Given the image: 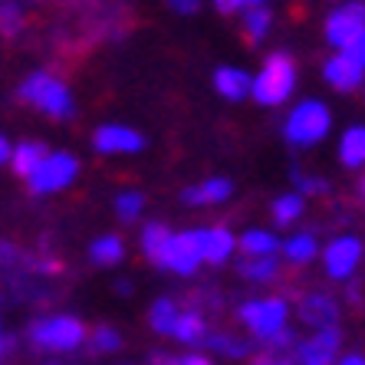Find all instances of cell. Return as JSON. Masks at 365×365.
I'll list each match as a JSON object with an SVG mask.
<instances>
[{
	"mask_svg": "<svg viewBox=\"0 0 365 365\" xmlns=\"http://www.w3.org/2000/svg\"><path fill=\"white\" fill-rule=\"evenodd\" d=\"M237 247L244 257H273L280 250V240L273 237L270 230H247L244 237L237 240Z\"/></svg>",
	"mask_w": 365,
	"mask_h": 365,
	"instance_id": "cb8c5ba5",
	"label": "cell"
},
{
	"mask_svg": "<svg viewBox=\"0 0 365 365\" xmlns=\"http://www.w3.org/2000/svg\"><path fill=\"white\" fill-rule=\"evenodd\" d=\"M24 26V7L17 0H0V36H14Z\"/></svg>",
	"mask_w": 365,
	"mask_h": 365,
	"instance_id": "f1b7e54d",
	"label": "cell"
},
{
	"mask_svg": "<svg viewBox=\"0 0 365 365\" xmlns=\"http://www.w3.org/2000/svg\"><path fill=\"white\" fill-rule=\"evenodd\" d=\"M237 319L254 332V339L267 342L273 332H280L287 326V303L283 299H244L237 306Z\"/></svg>",
	"mask_w": 365,
	"mask_h": 365,
	"instance_id": "8992f818",
	"label": "cell"
},
{
	"mask_svg": "<svg viewBox=\"0 0 365 365\" xmlns=\"http://www.w3.org/2000/svg\"><path fill=\"white\" fill-rule=\"evenodd\" d=\"M152 365H181V359L168 356V352H158V356L152 359Z\"/></svg>",
	"mask_w": 365,
	"mask_h": 365,
	"instance_id": "8d00e7d4",
	"label": "cell"
},
{
	"mask_svg": "<svg viewBox=\"0 0 365 365\" xmlns=\"http://www.w3.org/2000/svg\"><path fill=\"white\" fill-rule=\"evenodd\" d=\"M115 289H119V297H128V289H132V283H128V280H119V283H115Z\"/></svg>",
	"mask_w": 365,
	"mask_h": 365,
	"instance_id": "b9f144b4",
	"label": "cell"
},
{
	"mask_svg": "<svg viewBox=\"0 0 365 365\" xmlns=\"http://www.w3.org/2000/svg\"><path fill=\"white\" fill-rule=\"evenodd\" d=\"M339 158L346 168L365 165V125L346 128V135H342V142H339Z\"/></svg>",
	"mask_w": 365,
	"mask_h": 365,
	"instance_id": "603a6c76",
	"label": "cell"
},
{
	"mask_svg": "<svg viewBox=\"0 0 365 365\" xmlns=\"http://www.w3.org/2000/svg\"><path fill=\"white\" fill-rule=\"evenodd\" d=\"M201 240H197V230H181V234H171L162 247V257H158V267L171 273H181V277H191L201 264Z\"/></svg>",
	"mask_w": 365,
	"mask_h": 365,
	"instance_id": "52a82bcc",
	"label": "cell"
},
{
	"mask_svg": "<svg viewBox=\"0 0 365 365\" xmlns=\"http://www.w3.org/2000/svg\"><path fill=\"white\" fill-rule=\"evenodd\" d=\"M17 99L36 106L43 115H50V119H56V122L76 119V102H73V93L66 89V83L56 79L53 73H43V69L30 73V76L20 83Z\"/></svg>",
	"mask_w": 365,
	"mask_h": 365,
	"instance_id": "6da1fadb",
	"label": "cell"
},
{
	"mask_svg": "<svg viewBox=\"0 0 365 365\" xmlns=\"http://www.w3.org/2000/svg\"><path fill=\"white\" fill-rule=\"evenodd\" d=\"M171 336H175L178 342H185V346H201V342L207 339V323H204V313H197V309H181Z\"/></svg>",
	"mask_w": 365,
	"mask_h": 365,
	"instance_id": "ac0fdd59",
	"label": "cell"
},
{
	"mask_svg": "<svg viewBox=\"0 0 365 365\" xmlns=\"http://www.w3.org/2000/svg\"><path fill=\"white\" fill-rule=\"evenodd\" d=\"M270 24H273V14L267 4H254V7L244 10V40L247 46H260L264 36L270 34Z\"/></svg>",
	"mask_w": 365,
	"mask_h": 365,
	"instance_id": "d6986e66",
	"label": "cell"
},
{
	"mask_svg": "<svg viewBox=\"0 0 365 365\" xmlns=\"http://www.w3.org/2000/svg\"><path fill=\"white\" fill-rule=\"evenodd\" d=\"M270 214H273V224L277 227H289L303 217V195H283L270 204Z\"/></svg>",
	"mask_w": 365,
	"mask_h": 365,
	"instance_id": "83f0119b",
	"label": "cell"
},
{
	"mask_svg": "<svg viewBox=\"0 0 365 365\" xmlns=\"http://www.w3.org/2000/svg\"><path fill=\"white\" fill-rule=\"evenodd\" d=\"M142 207H145V197L138 195V191H125V195L115 197V214H119V221H122V224L138 221Z\"/></svg>",
	"mask_w": 365,
	"mask_h": 365,
	"instance_id": "f546056e",
	"label": "cell"
},
{
	"mask_svg": "<svg viewBox=\"0 0 365 365\" xmlns=\"http://www.w3.org/2000/svg\"><path fill=\"white\" fill-rule=\"evenodd\" d=\"M10 152H14V148H10L7 135H0V165H4V162H10Z\"/></svg>",
	"mask_w": 365,
	"mask_h": 365,
	"instance_id": "74e56055",
	"label": "cell"
},
{
	"mask_svg": "<svg viewBox=\"0 0 365 365\" xmlns=\"http://www.w3.org/2000/svg\"><path fill=\"white\" fill-rule=\"evenodd\" d=\"M204 346H211L217 356H227V359H247L250 356V342L240 339V336H230V332H207Z\"/></svg>",
	"mask_w": 365,
	"mask_h": 365,
	"instance_id": "484cf974",
	"label": "cell"
},
{
	"mask_svg": "<svg viewBox=\"0 0 365 365\" xmlns=\"http://www.w3.org/2000/svg\"><path fill=\"white\" fill-rule=\"evenodd\" d=\"M323 79L336 89V93H352V89H359L362 79H365V63H359L352 53L339 50V56L326 60Z\"/></svg>",
	"mask_w": 365,
	"mask_h": 365,
	"instance_id": "8fae6325",
	"label": "cell"
},
{
	"mask_svg": "<svg viewBox=\"0 0 365 365\" xmlns=\"http://www.w3.org/2000/svg\"><path fill=\"white\" fill-rule=\"evenodd\" d=\"M181 365H211V362H207L204 356H185L181 359Z\"/></svg>",
	"mask_w": 365,
	"mask_h": 365,
	"instance_id": "ab89813d",
	"label": "cell"
},
{
	"mask_svg": "<svg viewBox=\"0 0 365 365\" xmlns=\"http://www.w3.org/2000/svg\"><path fill=\"white\" fill-rule=\"evenodd\" d=\"M293 86H297V66H293V60H289L287 53H273L270 60L264 63V69L254 76L250 96L260 106H280V102L289 99Z\"/></svg>",
	"mask_w": 365,
	"mask_h": 365,
	"instance_id": "277c9868",
	"label": "cell"
},
{
	"mask_svg": "<svg viewBox=\"0 0 365 365\" xmlns=\"http://www.w3.org/2000/svg\"><path fill=\"white\" fill-rule=\"evenodd\" d=\"M339 313H342L339 299H332L329 293H323V289H313V293L299 297V319H303L306 326H316V329L336 326Z\"/></svg>",
	"mask_w": 365,
	"mask_h": 365,
	"instance_id": "4fadbf2b",
	"label": "cell"
},
{
	"mask_svg": "<svg viewBox=\"0 0 365 365\" xmlns=\"http://www.w3.org/2000/svg\"><path fill=\"white\" fill-rule=\"evenodd\" d=\"M346 53H352V56H356L359 63H365V34L359 36V40H352V43H349V46H346Z\"/></svg>",
	"mask_w": 365,
	"mask_h": 365,
	"instance_id": "e575fe53",
	"label": "cell"
},
{
	"mask_svg": "<svg viewBox=\"0 0 365 365\" xmlns=\"http://www.w3.org/2000/svg\"><path fill=\"white\" fill-rule=\"evenodd\" d=\"M280 250H283V257H287L289 264L303 267V264H309V260L319 254V244H316L313 234H293L289 240H283L280 244Z\"/></svg>",
	"mask_w": 365,
	"mask_h": 365,
	"instance_id": "d4e9b609",
	"label": "cell"
},
{
	"mask_svg": "<svg viewBox=\"0 0 365 365\" xmlns=\"http://www.w3.org/2000/svg\"><path fill=\"white\" fill-rule=\"evenodd\" d=\"M168 7L175 10V14L191 17V14H197V10H201V0H168Z\"/></svg>",
	"mask_w": 365,
	"mask_h": 365,
	"instance_id": "d6a6232c",
	"label": "cell"
},
{
	"mask_svg": "<svg viewBox=\"0 0 365 365\" xmlns=\"http://www.w3.org/2000/svg\"><path fill=\"white\" fill-rule=\"evenodd\" d=\"M168 237H171V227L162 221H148L142 227V254L148 257L155 267H158V257H162V247Z\"/></svg>",
	"mask_w": 365,
	"mask_h": 365,
	"instance_id": "4316f807",
	"label": "cell"
},
{
	"mask_svg": "<svg viewBox=\"0 0 365 365\" xmlns=\"http://www.w3.org/2000/svg\"><path fill=\"white\" fill-rule=\"evenodd\" d=\"M362 187H365V181H362Z\"/></svg>",
	"mask_w": 365,
	"mask_h": 365,
	"instance_id": "ee69618b",
	"label": "cell"
},
{
	"mask_svg": "<svg viewBox=\"0 0 365 365\" xmlns=\"http://www.w3.org/2000/svg\"><path fill=\"white\" fill-rule=\"evenodd\" d=\"M346 299L352 306H362V283L352 280V277H349V287H346Z\"/></svg>",
	"mask_w": 365,
	"mask_h": 365,
	"instance_id": "836d02e7",
	"label": "cell"
},
{
	"mask_svg": "<svg viewBox=\"0 0 365 365\" xmlns=\"http://www.w3.org/2000/svg\"><path fill=\"white\" fill-rule=\"evenodd\" d=\"M122 257H125V244L115 234H102V237H96L89 244V260L96 267H115Z\"/></svg>",
	"mask_w": 365,
	"mask_h": 365,
	"instance_id": "44dd1931",
	"label": "cell"
},
{
	"mask_svg": "<svg viewBox=\"0 0 365 365\" xmlns=\"http://www.w3.org/2000/svg\"><path fill=\"white\" fill-rule=\"evenodd\" d=\"M26 339L43 352H73L83 346L86 326L76 316H43L26 329Z\"/></svg>",
	"mask_w": 365,
	"mask_h": 365,
	"instance_id": "3957f363",
	"label": "cell"
},
{
	"mask_svg": "<svg viewBox=\"0 0 365 365\" xmlns=\"http://www.w3.org/2000/svg\"><path fill=\"white\" fill-rule=\"evenodd\" d=\"M93 352H119L122 349V336L112 326H96L93 329Z\"/></svg>",
	"mask_w": 365,
	"mask_h": 365,
	"instance_id": "4dcf8cb0",
	"label": "cell"
},
{
	"mask_svg": "<svg viewBox=\"0 0 365 365\" xmlns=\"http://www.w3.org/2000/svg\"><path fill=\"white\" fill-rule=\"evenodd\" d=\"M289 178H293V185H297L303 195H309V197L326 195V191H329V181H326V178H316V175H303L299 168H293V175H289Z\"/></svg>",
	"mask_w": 365,
	"mask_h": 365,
	"instance_id": "1f68e13d",
	"label": "cell"
},
{
	"mask_svg": "<svg viewBox=\"0 0 365 365\" xmlns=\"http://www.w3.org/2000/svg\"><path fill=\"white\" fill-rule=\"evenodd\" d=\"M244 4H250V7H254V4H267V0H244Z\"/></svg>",
	"mask_w": 365,
	"mask_h": 365,
	"instance_id": "7bdbcfd3",
	"label": "cell"
},
{
	"mask_svg": "<svg viewBox=\"0 0 365 365\" xmlns=\"http://www.w3.org/2000/svg\"><path fill=\"white\" fill-rule=\"evenodd\" d=\"M234 195V185L227 178H207L201 185H191L181 191V204L187 207H204V204H221Z\"/></svg>",
	"mask_w": 365,
	"mask_h": 365,
	"instance_id": "5bb4252c",
	"label": "cell"
},
{
	"mask_svg": "<svg viewBox=\"0 0 365 365\" xmlns=\"http://www.w3.org/2000/svg\"><path fill=\"white\" fill-rule=\"evenodd\" d=\"M365 34V4L362 0H349L342 7H336L326 17V43L336 50H346L352 40Z\"/></svg>",
	"mask_w": 365,
	"mask_h": 365,
	"instance_id": "ba28073f",
	"label": "cell"
},
{
	"mask_svg": "<svg viewBox=\"0 0 365 365\" xmlns=\"http://www.w3.org/2000/svg\"><path fill=\"white\" fill-rule=\"evenodd\" d=\"M46 155H50V148L43 142H20L17 148L10 152V168H14L17 178H30L36 171V165H40Z\"/></svg>",
	"mask_w": 365,
	"mask_h": 365,
	"instance_id": "e0dca14e",
	"label": "cell"
},
{
	"mask_svg": "<svg viewBox=\"0 0 365 365\" xmlns=\"http://www.w3.org/2000/svg\"><path fill=\"white\" fill-rule=\"evenodd\" d=\"M197 240H201V257L207 264H224L237 247V237L227 227H204L197 230Z\"/></svg>",
	"mask_w": 365,
	"mask_h": 365,
	"instance_id": "9a60e30c",
	"label": "cell"
},
{
	"mask_svg": "<svg viewBox=\"0 0 365 365\" xmlns=\"http://www.w3.org/2000/svg\"><path fill=\"white\" fill-rule=\"evenodd\" d=\"M79 175V162L69 152H50L36 165V171L26 178V187L34 195H53V191H63L76 181Z\"/></svg>",
	"mask_w": 365,
	"mask_h": 365,
	"instance_id": "5b68a950",
	"label": "cell"
},
{
	"mask_svg": "<svg viewBox=\"0 0 365 365\" xmlns=\"http://www.w3.org/2000/svg\"><path fill=\"white\" fill-rule=\"evenodd\" d=\"M329 128H332V112L323 102L303 99L283 122V135H287V142L293 148H313V145H319L329 135Z\"/></svg>",
	"mask_w": 365,
	"mask_h": 365,
	"instance_id": "7a4b0ae2",
	"label": "cell"
},
{
	"mask_svg": "<svg viewBox=\"0 0 365 365\" xmlns=\"http://www.w3.org/2000/svg\"><path fill=\"white\" fill-rule=\"evenodd\" d=\"M214 4H217L221 14H234L237 7H244V0H214Z\"/></svg>",
	"mask_w": 365,
	"mask_h": 365,
	"instance_id": "d590c367",
	"label": "cell"
},
{
	"mask_svg": "<svg viewBox=\"0 0 365 365\" xmlns=\"http://www.w3.org/2000/svg\"><path fill=\"white\" fill-rule=\"evenodd\" d=\"M237 273L250 283H273L280 277V264L273 257H244L237 260Z\"/></svg>",
	"mask_w": 365,
	"mask_h": 365,
	"instance_id": "ffe728a7",
	"label": "cell"
},
{
	"mask_svg": "<svg viewBox=\"0 0 365 365\" xmlns=\"http://www.w3.org/2000/svg\"><path fill=\"white\" fill-rule=\"evenodd\" d=\"M93 148L99 155H132L145 148V138H142V132H135V128H128V125H102V128H96Z\"/></svg>",
	"mask_w": 365,
	"mask_h": 365,
	"instance_id": "30bf717a",
	"label": "cell"
},
{
	"mask_svg": "<svg viewBox=\"0 0 365 365\" xmlns=\"http://www.w3.org/2000/svg\"><path fill=\"white\" fill-rule=\"evenodd\" d=\"M178 313H181V303H178V299L162 297V299H155L152 309H148V323H152L155 332L171 336V332H175V323H178Z\"/></svg>",
	"mask_w": 365,
	"mask_h": 365,
	"instance_id": "7402d4cb",
	"label": "cell"
},
{
	"mask_svg": "<svg viewBox=\"0 0 365 365\" xmlns=\"http://www.w3.org/2000/svg\"><path fill=\"white\" fill-rule=\"evenodd\" d=\"M250 86H254V79L247 76L244 69H237V66H217L214 69V89H217L224 99L240 102L244 96H250Z\"/></svg>",
	"mask_w": 365,
	"mask_h": 365,
	"instance_id": "2e32d148",
	"label": "cell"
},
{
	"mask_svg": "<svg viewBox=\"0 0 365 365\" xmlns=\"http://www.w3.org/2000/svg\"><path fill=\"white\" fill-rule=\"evenodd\" d=\"M339 342H342V332L336 326H326L309 342L297 346V362L299 365H332L336 362V352H339Z\"/></svg>",
	"mask_w": 365,
	"mask_h": 365,
	"instance_id": "7c38bea8",
	"label": "cell"
},
{
	"mask_svg": "<svg viewBox=\"0 0 365 365\" xmlns=\"http://www.w3.org/2000/svg\"><path fill=\"white\" fill-rule=\"evenodd\" d=\"M10 349H14V336H4V332H0V356L10 352Z\"/></svg>",
	"mask_w": 365,
	"mask_h": 365,
	"instance_id": "f35d334b",
	"label": "cell"
},
{
	"mask_svg": "<svg viewBox=\"0 0 365 365\" xmlns=\"http://www.w3.org/2000/svg\"><path fill=\"white\" fill-rule=\"evenodd\" d=\"M359 260H362V240L352 237V234H339L332 237L329 247L323 250V264H326V273L332 280H349L356 273Z\"/></svg>",
	"mask_w": 365,
	"mask_h": 365,
	"instance_id": "9c48e42d",
	"label": "cell"
},
{
	"mask_svg": "<svg viewBox=\"0 0 365 365\" xmlns=\"http://www.w3.org/2000/svg\"><path fill=\"white\" fill-rule=\"evenodd\" d=\"M339 365H365V359L362 356H346Z\"/></svg>",
	"mask_w": 365,
	"mask_h": 365,
	"instance_id": "60d3db41",
	"label": "cell"
}]
</instances>
